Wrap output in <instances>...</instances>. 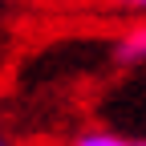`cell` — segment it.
<instances>
[{"mask_svg": "<svg viewBox=\"0 0 146 146\" xmlns=\"http://www.w3.org/2000/svg\"><path fill=\"white\" fill-rule=\"evenodd\" d=\"M69 146H134V142H126L122 134H110V130H85L77 134Z\"/></svg>", "mask_w": 146, "mask_h": 146, "instance_id": "obj_2", "label": "cell"}, {"mask_svg": "<svg viewBox=\"0 0 146 146\" xmlns=\"http://www.w3.org/2000/svg\"><path fill=\"white\" fill-rule=\"evenodd\" d=\"M130 12H142V21H146V0H134V4H130Z\"/></svg>", "mask_w": 146, "mask_h": 146, "instance_id": "obj_3", "label": "cell"}, {"mask_svg": "<svg viewBox=\"0 0 146 146\" xmlns=\"http://www.w3.org/2000/svg\"><path fill=\"white\" fill-rule=\"evenodd\" d=\"M0 146H8V142H4V138H0Z\"/></svg>", "mask_w": 146, "mask_h": 146, "instance_id": "obj_4", "label": "cell"}, {"mask_svg": "<svg viewBox=\"0 0 146 146\" xmlns=\"http://www.w3.org/2000/svg\"><path fill=\"white\" fill-rule=\"evenodd\" d=\"M114 61L118 65H142L146 61V21H134L114 41Z\"/></svg>", "mask_w": 146, "mask_h": 146, "instance_id": "obj_1", "label": "cell"}, {"mask_svg": "<svg viewBox=\"0 0 146 146\" xmlns=\"http://www.w3.org/2000/svg\"><path fill=\"white\" fill-rule=\"evenodd\" d=\"M134 146H146V142H134Z\"/></svg>", "mask_w": 146, "mask_h": 146, "instance_id": "obj_5", "label": "cell"}]
</instances>
